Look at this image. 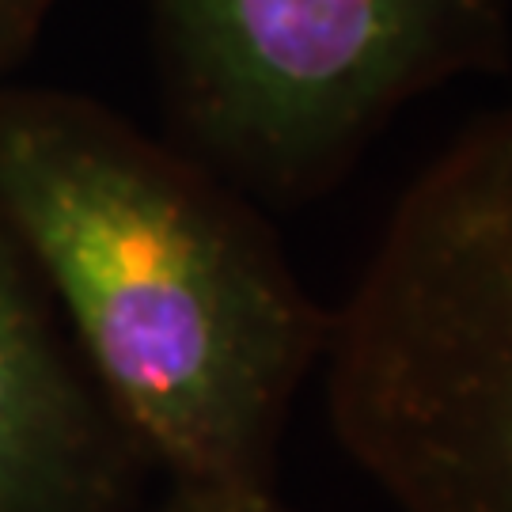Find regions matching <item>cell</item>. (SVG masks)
Instances as JSON below:
<instances>
[{
  "instance_id": "1",
  "label": "cell",
  "mask_w": 512,
  "mask_h": 512,
  "mask_svg": "<svg viewBox=\"0 0 512 512\" xmlns=\"http://www.w3.org/2000/svg\"><path fill=\"white\" fill-rule=\"evenodd\" d=\"M0 224L152 471L274 486L330 311L251 194L99 99L4 88Z\"/></svg>"
},
{
  "instance_id": "3",
  "label": "cell",
  "mask_w": 512,
  "mask_h": 512,
  "mask_svg": "<svg viewBox=\"0 0 512 512\" xmlns=\"http://www.w3.org/2000/svg\"><path fill=\"white\" fill-rule=\"evenodd\" d=\"M175 141L266 202H308L459 76L509 69L512 0H148Z\"/></svg>"
},
{
  "instance_id": "4",
  "label": "cell",
  "mask_w": 512,
  "mask_h": 512,
  "mask_svg": "<svg viewBox=\"0 0 512 512\" xmlns=\"http://www.w3.org/2000/svg\"><path fill=\"white\" fill-rule=\"evenodd\" d=\"M145 471L0 224V512H126Z\"/></svg>"
},
{
  "instance_id": "2",
  "label": "cell",
  "mask_w": 512,
  "mask_h": 512,
  "mask_svg": "<svg viewBox=\"0 0 512 512\" xmlns=\"http://www.w3.org/2000/svg\"><path fill=\"white\" fill-rule=\"evenodd\" d=\"M327 418L399 512H512V103L399 194L330 311Z\"/></svg>"
},
{
  "instance_id": "6",
  "label": "cell",
  "mask_w": 512,
  "mask_h": 512,
  "mask_svg": "<svg viewBox=\"0 0 512 512\" xmlns=\"http://www.w3.org/2000/svg\"><path fill=\"white\" fill-rule=\"evenodd\" d=\"M61 0H0V73L31 54Z\"/></svg>"
},
{
  "instance_id": "5",
  "label": "cell",
  "mask_w": 512,
  "mask_h": 512,
  "mask_svg": "<svg viewBox=\"0 0 512 512\" xmlns=\"http://www.w3.org/2000/svg\"><path fill=\"white\" fill-rule=\"evenodd\" d=\"M156 512H293L274 486H179L167 482Z\"/></svg>"
}]
</instances>
